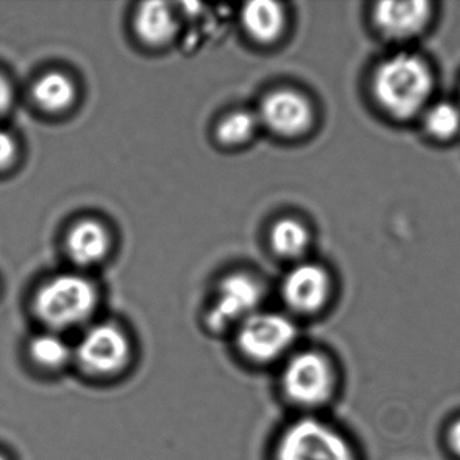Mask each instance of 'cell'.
Listing matches in <instances>:
<instances>
[{
    "label": "cell",
    "mask_w": 460,
    "mask_h": 460,
    "mask_svg": "<svg viewBox=\"0 0 460 460\" xmlns=\"http://www.w3.org/2000/svg\"><path fill=\"white\" fill-rule=\"evenodd\" d=\"M373 90L385 111L405 119L424 106L432 91V75L419 58L394 56L376 69Z\"/></svg>",
    "instance_id": "obj_1"
},
{
    "label": "cell",
    "mask_w": 460,
    "mask_h": 460,
    "mask_svg": "<svg viewBox=\"0 0 460 460\" xmlns=\"http://www.w3.org/2000/svg\"><path fill=\"white\" fill-rule=\"evenodd\" d=\"M95 285L79 274H60L37 290L33 311L37 319L52 331L84 324L98 306Z\"/></svg>",
    "instance_id": "obj_2"
},
{
    "label": "cell",
    "mask_w": 460,
    "mask_h": 460,
    "mask_svg": "<svg viewBox=\"0 0 460 460\" xmlns=\"http://www.w3.org/2000/svg\"><path fill=\"white\" fill-rule=\"evenodd\" d=\"M277 460H357L343 435L320 420L301 419L279 436Z\"/></svg>",
    "instance_id": "obj_3"
},
{
    "label": "cell",
    "mask_w": 460,
    "mask_h": 460,
    "mask_svg": "<svg viewBox=\"0 0 460 460\" xmlns=\"http://www.w3.org/2000/svg\"><path fill=\"white\" fill-rule=\"evenodd\" d=\"M131 341L114 323H99L85 331L77 343L74 358L84 373L101 378L122 373L130 363Z\"/></svg>",
    "instance_id": "obj_4"
},
{
    "label": "cell",
    "mask_w": 460,
    "mask_h": 460,
    "mask_svg": "<svg viewBox=\"0 0 460 460\" xmlns=\"http://www.w3.org/2000/svg\"><path fill=\"white\" fill-rule=\"evenodd\" d=\"M281 386L288 400L300 406L314 408L332 397L335 374L330 360L320 352H298L285 366Z\"/></svg>",
    "instance_id": "obj_5"
},
{
    "label": "cell",
    "mask_w": 460,
    "mask_h": 460,
    "mask_svg": "<svg viewBox=\"0 0 460 460\" xmlns=\"http://www.w3.org/2000/svg\"><path fill=\"white\" fill-rule=\"evenodd\" d=\"M297 338V328L289 317L274 312H255L238 325L236 346L255 363L276 360Z\"/></svg>",
    "instance_id": "obj_6"
},
{
    "label": "cell",
    "mask_w": 460,
    "mask_h": 460,
    "mask_svg": "<svg viewBox=\"0 0 460 460\" xmlns=\"http://www.w3.org/2000/svg\"><path fill=\"white\" fill-rule=\"evenodd\" d=\"M262 296V287L252 276L235 273L226 277L217 285L214 300L207 311V328L219 333L241 324L257 312Z\"/></svg>",
    "instance_id": "obj_7"
},
{
    "label": "cell",
    "mask_w": 460,
    "mask_h": 460,
    "mask_svg": "<svg viewBox=\"0 0 460 460\" xmlns=\"http://www.w3.org/2000/svg\"><path fill=\"white\" fill-rule=\"evenodd\" d=\"M327 271L314 263L293 269L282 284V297L292 311L312 314L320 311L330 297Z\"/></svg>",
    "instance_id": "obj_8"
},
{
    "label": "cell",
    "mask_w": 460,
    "mask_h": 460,
    "mask_svg": "<svg viewBox=\"0 0 460 460\" xmlns=\"http://www.w3.org/2000/svg\"><path fill=\"white\" fill-rule=\"evenodd\" d=\"M258 119L279 136H300L311 126L312 107L295 91H276L263 99Z\"/></svg>",
    "instance_id": "obj_9"
},
{
    "label": "cell",
    "mask_w": 460,
    "mask_h": 460,
    "mask_svg": "<svg viewBox=\"0 0 460 460\" xmlns=\"http://www.w3.org/2000/svg\"><path fill=\"white\" fill-rule=\"evenodd\" d=\"M430 4L424 0L411 2H381L374 12L376 26L389 39H409L427 26Z\"/></svg>",
    "instance_id": "obj_10"
},
{
    "label": "cell",
    "mask_w": 460,
    "mask_h": 460,
    "mask_svg": "<svg viewBox=\"0 0 460 460\" xmlns=\"http://www.w3.org/2000/svg\"><path fill=\"white\" fill-rule=\"evenodd\" d=\"M109 231L96 220H83L69 231L66 252L79 266H91L101 262L110 250Z\"/></svg>",
    "instance_id": "obj_11"
},
{
    "label": "cell",
    "mask_w": 460,
    "mask_h": 460,
    "mask_svg": "<svg viewBox=\"0 0 460 460\" xmlns=\"http://www.w3.org/2000/svg\"><path fill=\"white\" fill-rule=\"evenodd\" d=\"M134 28L145 44L163 47L173 41L179 31V20L168 4L146 2L137 10Z\"/></svg>",
    "instance_id": "obj_12"
},
{
    "label": "cell",
    "mask_w": 460,
    "mask_h": 460,
    "mask_svg": "<svg viewBox=\"0 0 460 460\" xmlns=\"http://www.w3.org/2000/svg\"><path fill=\"white\" fill-rule=\"evenodd\" d=\"M244 31L255 41L270 44L285 28V12L281 4L270 0H255L242 12Z\"/></svg>",
    "instance_id": "obj_13"
},
{
    "label": "cell",
    "mask_w": 460,
    "mask_h": 460,
    "mask_svg": "<svg viewBox=\"0 0 460 460\" xmlns=\"http://www.w3.org/2000/svg\"><path fill=\"white\" fill-rule=\"evenodd\" d=\"M33 99L40 109L47 112L66 111L76 99V87L66 75L49 72L37 80L33 87Z\"/></svg>",
    "instance_id": "obj_14"
},
{
    "label": "cell",
    "mask_w": 460,
    "mask_h": 460,
    "mask_svg": "<svg viewBox=\"0 0 460 460\" xmlns=\"http://www.w3.org/2000/svg\"><path fill=\"white\" fill-rule=\"evenodd\" d=\"M29 359L42 370H60L74 358L69 344L56 332L40 333L28 344Z\"/></svg>",
    "instance_id": "obj_15"
},
{
    "label": "cell",
    "mask_w": 460,
    "mask_h": 460,
    "mask_svg": "<svg viewBox=\"0 0 460 460\" xmlns=\"http://www.w3.org/2000/svg\"><path fill=\"white\" fill-rule=\"evenodd\" d=\"M308 242V231L297 220L281 219L271 228V247L281 257H300L305 252Z\"/></svg>",
    "instance_id": "obj_16"
},
{
    "label": "cell",
    "mask_w": 460,
    "mask_h": 460,
    "mask_svg": "<svg viewBox=\"0 0 460 460\" xmlns=\"http://www.w3.org/2000/svg\"><path fill=\"white\" fill-rule=\"evenodd\" d=\"M258 120L254 114L243 110L231 112L217 125V139L227 146L244 144L254 136Z\"/></svg>",
    "instance_id": "obj_17"
},
{
    "label": "cell",
    "mask_w": 460,
    "mask_h": 460,
    "mask_svg": "<svg viewBox=\"0 0 460 460\" xmlns=\"http://www.w3.org/2000/svg\"><path fill=\"white\" fill-rule=\"evenodd\" d=\"M425 126L436 138H451L460 128L459 110L451 103L436 104L427 112Z\"/></svg>",
    "instance_id": "obj_18"
},
{
    "label": "cell",
    "mask_w": 460,
    "mask_h": 460,
    "mask_svg": "<svg viewBox=\"0 0 460 460\" xmlns=\"http://www.w3.org/2000/svg\"><path fill=\"white\" fill-rule=\"evenodd\" d=\"M17 157V144L9 131L0 128V171L9 168Z\"/></svg>",
    "instance_id": "obj_19"
},
{
    "label": "cell",
    "mask_w": 460,
    "mask_h": 460,
    "mask_svg": "<svg viewBox=\"0 0 460 460\" xmlns=\"http://www.w3.org/2000/svg\"><path fill=\"white\" fill-rule=\"evenodd\" d=\"M13 103V88L9 80L0 74V117H4Z\"/></svg>",
    "instance_id": "obj_20"
},
{
    "label": "cell",
    "mask_w": 460,
    "mask_h": 460,
    "mask_svg": "<svg viewBox=\"0 0 460 460\" xmlns=\"http://www.w3.org/2000/svg\"><path fill=\"white\" fill-rule=\"evenodd\" d=\"M448 441L454 452L460 456V420H456L449 428Z\"/></svg>",
    "instance_id": "obj_21"
},
{
    "label": "cell",
    "mask_w": 460,
    "mask_h": 460,
    "mask_svg": "<svg viewBox=\"0 0 460 460\" xmlns=\"http://www.w3.org/2000/svg\"><path fill=\"white\" fill-rule=\"evenodd\" d=\"M0 460H9V457H7L6 455L2 454V452H0Z\"/></svg>",
    "instance_id": "obj_22"
}]
</instances>
